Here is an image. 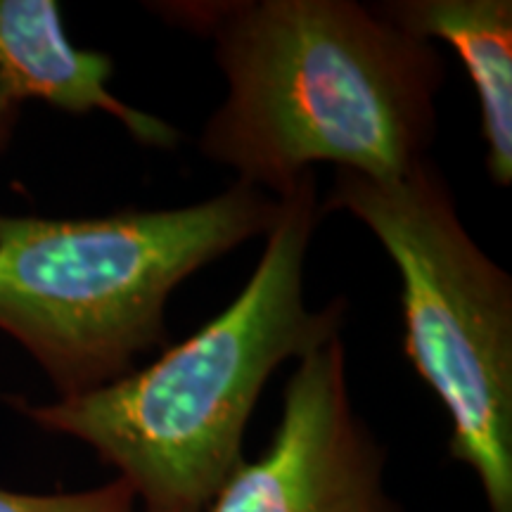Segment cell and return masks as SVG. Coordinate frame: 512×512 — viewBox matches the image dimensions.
I'll return each instance as SVG.
<instances>
[{
    "instance_id": "obj_1",
    "label": "cell",
    "mask_w": 512,
    "mask_h": 512,
    "mask_svg": "<svg viewBox=\"0 0 512 512\" xmlns=\"http://www.w3.org/2000/svg\"><path fill=\"white\" fill-rule=\"evenodd\" d=\"M214 43L228 95L202 155L280 197L316 164L399 176L427 159L446 72L437 48L354 0L157 3Z\"/></svg>"
},
{
    "instance_id": "obj_2",
    "label": "cell",
    "mask_w": 512,
    "mask_h": 512,
    "mask_svg": "<svg viewBox=\"0 0 512 512\" xmlns=\"http://www.w3.org/2000/svg\"><path fill=\"white\" fill-rule=\"evenodd\" d=\"M316 174L278 197L245 290L155 363L93 392L22 406L48 432L98 453L131 486L140 512H207L242 458V439L268 377L339 337L347 302L311 311L304 264L320 219Z\"/></svg>"
},
{
    "instance_id": "obj_3",
    "label": "cell",
    "mask_w": 512,
    "mask_h": 512,
    "mask_svg": "<svg viewBox=\"0 0 512 512\" xmlns=\"http://www.w3.org/2000/svg\"><path fill=\"white\" fill-rule=\"evenodd\" d=\"M278 197L247 183L178 209L93 219L0 214V332L62 396L110 384L169 344L166 304L183 280L266 235Z\"/></svg>"
},
{
    "instance_id": "obj_4",
    "label": "cell",
    "mask_w": 512,
    "mask_h": 512,
    "mask_svg": "<svg viewBox=\"0 0 512 512\" xmlns=\"http://www.w3.org/2000/svg\"><path fill=\"white\" fill-rule=\"evenodd\" d=\"M320 211H349L401 275L403 354L451 418V456L512 512V280L460 221L430 159L399 176L337 169Z\"/></svg>"
},
{
    "instance_id": "obj_5",
    "label": "cell",
    "mask_w": 512,
    "mask_h": 512,
    "mask_svg": "<svg viewBox=\"0 0 512 512\" xmlns=\"http://www.w3.org/2000/svg\"><path fill=\"white\" fill-rule=\"evenodd\" d=\"M382 470L384 451L351 406L342 339L332 337L299 358L271 444L207 512H399Z\"/></svg>"
},
{
    "instance_id": "obj_6",
    "label": "cell",
    "mask_w": 512,
    "mask_h": 512,
    "mask_svg": "<svg viewBox=\"0 0 512 512\" xmlns=\"http://www.w3.org/2000/svg\"><path fill=\"white\" fill-rule=\"evenodd\" d=\"M112 74L110 55L69 41L55 0H0V83L17 105L43 100L72 114L105 112L140 145L174 150L181 133L112 95Z\"/></svg>"
},
{
    "instance_id": "obj_7",
    "label": "cell",
    "mask_w": 512,
    "mask_h": 512,
    "mask_svg": "<svg viewBox=\"0 0 512 512\" xmlns=\"http://www.w3.org/2000/svg\"><path fill=\"white\" fill-rule=\"evenodd\" d=\"M389 22L422 41H444L463 60L479 100L486 171L512 183V3L510 0H389Z\"/></svg>"
},
{
    "instance_id": "obj_8",
    "label": "cell",
    "mask_w": 512,
    "mask_h": 512,
    "mask_svg": "<svg viewBox=\"0 0 512 512\" xmlns=\"http://www.w3.org/2000/svg\"><path fill=\"white\" fill-rule=\"evenodd\" d=\"M0 512H136V496L119 477L105 486L74 494L41 496L0 489Z\"/></svg>"
},
{
    "instance_id": "obj_9",
    "label": "cell",
    "mask_w": 512,
    "mask_h": 512,
    "mask_svg": "<svg viewBox=\"0 0 512 512\" xmlns=\"http://www.w3.org/2000/svg\"><path fill=\"white\" fill-rule=\"evenodd\" d=\"M17 119H19V105L10 98L8 93H5L3 83H0V155L8 150L12 133H15Z\"/></svg>"
}]
</instances>
